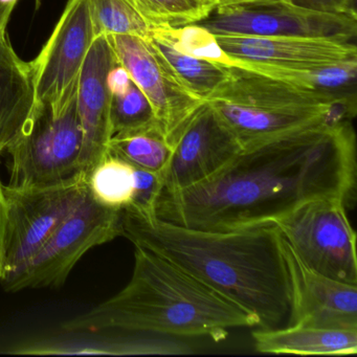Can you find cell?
Segmentation results:
<instances>
[{"label":"cell","mask_w":357,"mask_h":357,"mask_svg":"<svg viewBox=\"0 0 357 357\" xmlns=\"http://www.w3.org/2000/svg\"><path fill=\"white\" fill-rule=\"evenodd\" d=\"M355 173L351 122L323 123L241 150L193 187L162 191L156 217L204 231L273 225L309 200L348 202L354 195Z\"/></svg>","instance_id":"6da1fadb"},{"label":"cell","mask_w":357,"mask_h":357,"mask_svg":"<svg viewBox=\"0 0 357 357\" xmlns=\"http://www.w3.org/2000/svg\"><path fill=\"white\" fill-rule=\"evenodd\" d=\"M123 236L178 265L275 329L288 319L290 283L275 223L204 231L123 211Z\"/></svg>","instance_id":"7a4b0ae2"},{"label":"cell","mask_w":357,"mask_h":357,"mask_svg":"<svg viewBox=\"0 0 357 357\" xmlns=\"http://www.w3.org/2000/svg\"><path fill=\"white\" fill-rule=\"evenodd\" d=\"M260 328L258 317L168 259L135 246L129 283L86 313L64 321V333L106 331L225 340L235 328Z\"/></svg>","instance_id":"3957f363"},{"label":"cell","mask_w":357,"mask_h":357,"mask_svg":"<svg viewBox=\"0 0 357 357\" xmlns=\"http://www.w3.org/2000/svg\"><path fill=\"white\" fill-rule=\"evenodd\" d=\"M206 102L242 150L323 123L350 122L356 114V106L235 66Z\"/></svg>","instance_id":"277c9868"},{"label":"cell","mask_w":357,"mask_h":357,"mask_svg":"<svg viewBox=\"0 0 357 357\" xmlns=\"http://www.w3.org/2000/svg\"><path fill=\"white\" fill-rule=\"evenodd\" d=\"M78 89L55 103L35 102L17 135L8 145L12 188L52 185L80 174L83 132Z\"/></svg>","instance_id":"5b68a950"},{"label":"cell","mask_w":357,"mask_h":357,"mask_svg":"<svg viewBox=\"0 0 357 357\" xmlns=\"http://www.w3.org/2000/svg\"><path fill=\"white\" fill-rule=\"evenodd\" d=\"M123 211L96 202L87 185L80 202L43 248L17 273L1 282L7 291L59 287L91 248L123 236Z\"/></svg>","instance_id":"8992f818"},{"label":"cell","mask_w":357,"mask_h":357,"mask_svg":"<svg viewBox=\"0 0 357 357\" xmlns=\"http://www.w3.org/2000/svg\"><path fill=\"white\" fill-rule=\"evenodd\" d=\"M342 198L309 200L275 221L301 260L313 271L357 285L356 235Z\"/></svg>","instance_id":"52a82bcc"},{"label":"cell","mask_w":357,"mask_h":357,"mask_svg":"<svg viewBox=\"0 0 357 357\" xmlns=\"http://www.w3.org/2000/svg\"><path fill=\"white\" fill-rule=\"evenodd\" d=\"M87 175L80 173L60 183L38 187L3 185L7 227L3 281L33 258L80 202L87 189Z\"/></svg>","instance_id":"ba28073f"},{"label":"cell","mask_w":357,"mask_h":357,"mask_svg":"<svg viewBox=\"0 0 357 357\" xmlns=\"http://www.w3.org/2000/svg\"><path fill=\"white\" fill-rule=\"evenodd\" d=\"M193 24L216 36L323 37L355 43L357 16L317 13L286 0L216 6Z\"/></svg>","instance_id":"9c48e42d"},{"label":"cell","mask_w":357,"mask_h":357,"mask_svg":"<svg viewBox=\"0 0 357 357\" xmlns=\"http://www.w3.org/2000/svg\"><path fill=\"white\" fill-rule=\"evenodd\" d=\"M118 63L151 104L160 132L171 148L204 102L183 89L149 39L108 35Z\"/></svg>","instance_id":"30bf717a"},{"label":"cell","mask_w":357,"mask_h":357,"mask_svg":"<svg viewBox=\"0 0 357 357\" xmlns=\"http://www.w3.org/2000/svg\"><path fill=\"white\" fill-rule=\"evenodd\" d=\"M96 31L89 0H68L39 55L30 63L35 102L55 103L79 86Z\"/></svg>","instance_id":"8fae6325"},{"label":"cell","mask_w":357,"mask_h":357,"mask_svg":"<svg viewBox=\"0 0 357 357\" xmlns=\"http://www.w3.org/2000/svg\"><path fill=\"white\" fill-rule=\"evenodd\" d=\"M241 146L210 104L204 102L185 123L162 171L164 190L193 187L218 172Z\"/></svg>","instance_id":"7c38bea8"},{"label":"cell","mask_w":357,"mask_h":357,"mask_svg":"<svg viewBox=\"0 0 357 357\" xmlns=\"http://www.w3.org/2000/svg\"><path fill=\"white\" fill-rule=\"evenodd\" d=\"M290 283V326L357 331V285L307 266L280 233Z\"/></svg>","instance_id":"4fadbf2b"},{"label":"cell","mask_w":357,"mask_h":357,"mask_svg":"<svg viewBox=\"0 0 357 357\" xmlns=\"http://www.w3.org/2000/svg\"><path fill=\"white\" fill-rule=\"evenodd\" d=\"M234 62L285 70H308L357 59L355 43L323 37L216 36ZM233 66V64H231Z\"/></svg>","instance_id":"5bb4252c"},{"label":"cell","mask_w":357,"mask_h":357,"mask_svg":"<svg viewBox=\"0 0 357 357\" xmlns=\"http://www.w3.org/2000/svg\"><path fill=\"white\" fill-rule=\"evenodd\" d=\"M118 64L106 35L96 37L81 70L78 112L83 132L81 170L89 174L107 153L112 137L109 74Z\"/></svg>","instance_id":"9a60e30c"},{"label":"cell","mask_w":357,"mask_h":357,"mask_svg":"<svg viewBox=\"0 0 357 357\" xmlns=\"http://www.w3.org/2000/svg\"><path fill=\"white\" fill-rule=\"evenodd\" d=\"M34 104L30 63L18 57L9 38H0V158Z\"/></svg>","instance_id":"2e32d148"},{"label":"cell","mask_w":357,"mask_h":357,"mask_svg":"<svg viewBox=\"0 0 357 357\" xmlns=\"http://www.w3.org/2000/svg\"><path fill=\"white\" fill-rule=\"evenodd\" d=\"M261 353L298 355H354L357 331L290 326L260 329L252 333Z\"/></svg>","instance_id":"e0dca14e"},{"label":"cell","mask_w":357,"mask_h":357,"mask_svg":"<svg viewBox=\"0 0 357 357\" xmlns=\"http://www.w3.org/2000/svg\"><path fill=\"white\" fill-rule=\"evenodd\" d=\"M149 40L181 86L200 101L206 102L229 79V66L178 51L156 29Z\"/></svg>","instance_id":"ac0fdd59"},{"label":"cell","mask_w":357,"mask_h":357,"mask_svg":"<svg viewBox=\"0 0 357 357\" xmlns=\"http://www.w3.org/2000/svg\"><path fill=\"white\" fill-rule=\"evenodd\" d=\"M266 76L356 106L357 59L317 70L269 68Z\"/></svg>","instance_id":"d6986e66"},{"label":"cell","mask_w":357,"mask_h":357,"mask_svg":"<svg viewBox=\"0 0 357 357\" xmlns=\"http://www.w3.org/2000/svg\"><path fill=\"white\" fill-rule=\"evenodd\" d=\"M135 167L107 153L87 175V185L96 202L112 210L123 211L135 193Z\"/></svg>","instance_id":"ffe728a7"},{"label":"cell","mask_w":357,"mask_h":357,"mask_svg":"<svg viewBox=\"0 0 357 357\" xmlns=\"http://www.w3.org/2000/svg\"><path fill=\"white\" fill-rule=\"evenodd\" d=\"M107 152L135 168L162 172L170 160L172 148L156 128L112 135Z\"/></svg>","instance_id":"44dd1931"},{"label":"cell","mask_w":357,"mask_h":357,"mask_svg":"<svg viewBox=\"0 0 357 357\" xmlns=\"http://www.w3.org/2000/svg\"><path fill=\"white\" fill-rule=\"evenodd\" d=\"M96 35H129L149 39L154 26L131 0H89Z\"/></svg>","instance_id":"7402d4cb"},{"label":"cell","mask_w":357,"mask_h":357,"mask_svg":"<svg viewBox=\"0 0 357 357\" xmlns=\"http://www.w3.org/2000/svg\"><path fill=\"white\" fill-rule=\"evenodd\" d=\"M110 91L112 135L160 129L151 104L132 80L124 86Z\"/></svg>","instance_id":"603a6c76"},{"label":"cell","mask_w":357,"mask_h":357,"mask_svg":"<svg viewBox=\"0 0 357 357\" xmlns=\"http://www.w3.org/2000/svg\"><path fill=\"white\" fill-rule=\"evenodd\" d=\"M154 28L199 22L216 7L215 0H131Z\"/></svg>","instance_id":"cb8c5ba5"},{"label":"cell","mask_w":357,"mask_h":357,"mask_svg":"<svg viewBox=\"0 0 357 357\" xmlns=\"http://www.w3.org/2000/svg\"><path fill=\"white\" fill-rule=\"evenodd\" d=\"M162 33L171 45L193 57L210 60L215 63L231 66L233 61L221 49L214 34L196 24L181 26H164L155 28Z\"/></svg>","instance_id":"d4e9b609"},{"label":"cell","mask_w":357,"mask_h":357,"mask_svg":"<svg viewBox=\"0 0 357 357\" xmlns=\"http://www.w3.org/2000/svg\"><path fill=\"white\" fill-rule=\"evenodd\" d=\"M135 176L132 200L123 211L144 220L155 218L156 204L164 190L162 172L135 168Z\"/></svg>","instance_id":"484cf974"},{"label":"cell","mask_w":357,"mask_h":357,"mask_svg":"<svg viewBox=\"0 0 357 357\" xmlns=\"http://www.w3.org/2000/svg\"><path fill=\"white\" fill-rule=\"evenodd\" d=\"M296 7L317 12V13L338 14L357 16L356 0H286Z\"/></svg>","instance_id":"4316f807"},{"label":"cell","mask_w":357,"mask_h":357,"mask_svg":"<svg viewBox=\"0 0 357 357\" xmlns=\"http://www.w3.org/2000/svg\"><path fill=\"white\" fill-rule=\"evenodd\" d=\"M3 183L0 179V282L3 280V255H5L6 227H7V202Z\"/></svg>","instance_id":"83f0119b"},{"label":"cell","mask_w":357,"mask_h":357,"mask_svg":"<svg viewBox=\"0 0 357 357\" xmlns=\"http://www.w3.org/2000/svg\"><path fill=\"white\" fill-rule=\"evenodd\" d=\"M216 6L235 5V3H256V1H265V0H215Z\"/></svg>","instance_id":"f1b7e54d"},{"label":"cell","mask_w":357,"mask_h":357,"mask_svg":"<svg viewBox=\"0 0 357 357\" xmlns=\"http://www.w3.org/2000/svg\"><path fill=\"white\" fill-rule=\"evenodd\" d=\"M36 3H37V9H38L39 6H40V3H41V0H36Z\"/></svg>","instance_id":"f546056e"}]
</instances>
